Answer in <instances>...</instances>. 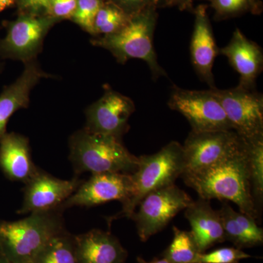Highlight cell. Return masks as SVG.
I'll use <instances>...</instances> for the list:
<instances>
[{
  "label": "cell",
  "instance_id": "6da1fadb",
  "mask_svg": "<svg viewBox=\"0 0 263 263\" xmlns=\"http://www.w3.org/2000/svg\"><path fill=\"white\" fill-rule=\"evenodd\" d=\"M181 177L200 198L233 202L240 212L259 220L261 214L256 207L251 187L246 141L239 150L219 163L183 174Z\"/></svg>",
  "mask_w": 263,
  "mask_h": 263
},
{
  "label": "cell",
  "instance_id": "7a4b0ae2",
  "mask_svg": "<svg viewBox=\"0 0 263 263\" xmlns=\"http://www.w3.org/2000/svg\"><path fill=\"white\" fill-rule=\"evenodd\" d=\"M61 206L0 222V252L10 263H33L52 238L65 230Z\"/></svg>",
  "mask_w": 263,
  "mask_h": 263
},
{
  "label": "cell",
  "instance_id": "3957f363",
  "mask_svg": "<svg viewBox=\"0 0 263 263\" xmlns=\"http://www.w3.org/2000/svg\"><path fill=\"white\" fill-rule=\"evenodd\" d=\"M70 149V160L77 177L86 172L133 174L138 167V157L127 150L122 139L86 128L71 136Z\"/></svg>",
  "mask_w": 263,
  "mask_h": 263
},
{
  "label": "cell",
  "instance_id": "277c9868",
  "mask_svg": "<svg viewBox=\"0 0 263 263\" xmlns=\"http://www.w3.org/2000/svg\"><path fill=\"white\" fill-rule=\"evenodd\" d=\"M157 9L149 8L132 15L126 25L114 34L91 40L95 46L110 51L117 61L124 64L130 59L146 62L154 79L167 76L157 60L154 47V34L157 25Z\"/></svg>",
  "mask_w": 263,
  "mask_h": 263
},
{
  "label": "cell",
  "instance_id": "5b68a950",
  "mask_svg": "<svg viewBox=\"0 0 263 263\" xmlns=\"http://www.w3.org/2000/svg\"><path fill=\"white\" fill-rule=\"evenodd\" d=\"M184 169L183 146L177 141L170 142L154 155L138 157V167L131 174L133 192L130 198L120 212L110 217L109 224L122 217L130 219L147 194L174 184L181 177Z\"/></svg>",
  "mask_w": 263,
  "mask_h": 263
},
{
  "label": "cell",
  "instance_id": "8992f818",
  "mask_svg": "<svg viewBox=\"0 0 263 263\" xmlns=\"http://www.w3.org/2000/svg\"><path fill=\"white\" fill-rule=\"evenodd\" d=\"M193 202L192 197L175 183L147 194L138 205V212L130 217L136 223L140 239L146 242L162 231Z\"/></svg>",
  "mask_w": 263,
  "mask_h": 263
},
{
  "label": "cell",
  "instance_id": "52a82bcc",
  "mask_svg": "<svg viewBox=\"0 0 263 263\" xmlns=\"http://www.w3.org/2000/svg\"><path fill=\"white\" fill-rule=\"evenodd\" d=\"M232 129L245 141L263 138V96L255 89L237 86L228 89L213 88Z\"/></svg>",
  "mask_w": 263,
  "mask_h": 263
},
{
  "label": "cell",
  "instance_id": "ba28073f",
  "mask_svg": "<svg viewBox=\"0 0 263 263\" xmlns=\"http://www.w3.org/2000/svg\"><path fill=\"white\" fill-rule=\"evenodd\" d=\"M171 110L182 114L195 132L233 130L212 89L188 90L174 86L168 100Z\"/></svg>",
  "mask_w": 263,
  "mask_h": 263
},
{
  "label": "cell",
  "instance_id": "9c48e42d",
  "mask_svg": "<svg viewBox=\"0 0 263 263\" xmlns=\"http://www.w3.org/2000/svg\"><path fill=\"white\" fill-rule=\"evenodd\" d=\"M245 143V140L231 129L192 130L182 145L185 163L183 174L197 172L219 163L239 150Z\"/></svg>",
  "mask_w": 263,
  "mask_h": 263
},
{
  "label": "cell",
  "instance_id": "30bf717a",
  "mask_svg": "<svg viewBox=\"0 0 263 263\" xmlns=\"http://www.w3.org/2000/svg\"><path fill=\"white\" fill-rule=\"evenodd\" d=\"M57 19L23 14L7 24V34L0 40V56L27 62L41 51L43 40Z\"/></svg>",
  "mask_w": 263,
  "mask_h": 263
},
{
  "label": "cell",
  "instance_id": "8fae6325",
  "mask_svg": "<svg viewBox=\"0 0 263 263\" xmlns=\"http://www.w3.org/2000/svg\"><path fill=\"white\" fill-rule=\"evenodd\" d=\"M104 94L90 105L86 111V129L92 133L122 139L129 129V117L136 106L133 100L114 91L108 85L104 86Z\"/></svg>",
  "mask_w": 263,
  "mask_h": 263
},
{
  "label": "cell",
  "instance_id": "7c38bea8",
  "mask_svg": "<svg viewBox=\"0 0 263 263\" xmlns=\"http://www.w3.org/2000/svg\"><path fill=\"white\" fill-rule=\"evenodd\" d=\"M133 192L131 174L102 173L91 174L83 181L78 190L61 205L62 209L73 206L92 207L105 202L117 200L124 206Z\"/></svg>",
  "mask_w": 263,
  "mask_h": 263
},
{
  "label": "cell",
  "instance_id": "4fadbf2b",
  "mask_svg": "<svg viewBox=\"0 0 263 263\" xmlns=\"http://www.w3.org/2000/svg\"><path fill=\"white\" fill-rule=\"evenodd\" d=\"M75 176L71 180L57 179L41 169L29 179L24 189L20 214L47 212L61 206L83 182Z\"/></svg>",
  "mask_w": 263,
  "mask_h": 263
},
{
  "label": "cell",
  "instance_id": "5bb4252c",
  "mask_svg": "<svg viewBox=\"0 0 263 263\" xmlns=\"http://www.w3.org/2000/svg\"><path fill=\"white\" fill-rule=\"evenodd\" d=\"M207 8V5H200L193 10L195 24L190 42V55L197 76L213 89L216 87L213 67L216 57L219 54V48L216 43Z\"/></svg>",
  "mask_w": 263,
  "mask_h": 263
},
{
  "label": "cell",
  "instance_id": "9a60e30c",
  "mask_svg": "<svg viewBox=\"0 0 263 263\" xmlns=\"http://www.w3.org/2000/svg\"><path fill=\"white\" fill-rule=\"evenodd\" d=\"M219 54L228 58L230 65L240 76L238 86L255 89L256 80L263 69V52L257 43L235 29L229 43L219 48Z\"/></svg>",
  "mask_w": 263,
  "mask_h": 263
},
{
  "label": "cell",
  "instance_id": "2e32d148",
  "mask_svg": "<svg viewBox=\"0 0 263 263\" xmlns=\"http://www.w3.org/2000/svg\"><path fill=\"white\" fill-rule=\"evenodd\" d=\"M78 263H126L127 251L110 232L94 229L75 235Z\"/></svg>",
  "mask_w": 263,
  "mask_h": 263
},
{
  "label": "cell",
  "instance_id": "e0dca14e",
  "mask_svg": "<svg viewBox=\"0 0 263 263\" xmlns=\"http://www.w3.org/2000/svg\"><path fill=\"white\" fill-rule=\"evenodd\" d=\"M209 201L201 198L193 200L184 210L185 218L191 226L190 233L200 253L226 240L219 212L212 209Z\"/></svg>",
  "mask_w": 263,
  "mask_h": 263
},
{
  "label": "cell",
  "instance_id": "ac0fdd59",
  "mask_svg": "<svg viewBox=\"0 0 263 263\" xmlns=\"http://www.w3.org/2000/svg\"><path fill=\"white\" fill-rule=\"evenodd\" d=\"M0 167L12 181L26 183L37 172L33 162L29 140L17 133L0 138Z\"/></svg>",
  "mask_w": 263,
  "mask_h": 263
},
{
  "label": "cell",
  "instance_id": "d6986e66",
  "mask_svg": "<svg viewBox=\"0 0 263 263\" xmlns=\"http://www.w3.org/2000/svg\"><path fill=\"white\" fill-rule=\"evenodd\" d=\"M47 73L41 70L34 60L25 62V68L20 77L7 86L0 95V138L6 133L7 124L16 110L27 108L31 90Z\"/></svg>",
  "mask_w": 263,
  "mask_h": 263
},
{
  "label": "cell",
  "instance_id": "ffe728a7",
  "mask_svg": "<svg viewBox=\"0 0 263 263\" xmlns=\"http://www.w3.org/2000/svg\"><path fill=\"white\" fill-rule=\"evenodd\" d=\"M218 211L226 240L240 249L260 246L263 243V230L254 218L236 212L228 201H221Z\"/></svg>",
  "mask_w": 263,
  "mask_h": 263
},
{
  "label": "cell",
  "instance_id": "44dd1931",
  "mask_svg": "<svg viewBox=\"0 0 263 263\" xmlns=\"http://www.w3.org/2000/svg\"><path fill=\"white\" fill-rule=\"evenodd\" d=\"M33 263H78L75 235L70 234L66 230L55 235Z\"/></svg>",
  "mask_w": 263,
  "mask_h": 263
},
{
  "label": "cell",
  "instance_id": "7402d4cb",
  "mask_svg": "<svg viewBox=\"0 0 263 263\" xmlns=\"http://www.w3.org/2000/svg\"><path fill=\"white\" fill-rule=\"evenodd\" d=\"M246 142L252 196L260 213L263 201V138Z\"/></svg>",
  "mask_w": 263,
  "mask_h": 263
},
{
  "label": "cell",
  "instance_id": "603a6c76",
  "mask_svg": "<svg viewBox=\"0 0 263 263\" xmlns=\"http://www.w3.org/2000/svg\"><path fill=\"white\" fill-rule=\"evenodd\" d=\"M174 238L164 251L162 257L171 263H195L200 254L191 233L173 228Z\"/></svg>",
  "mask_w": 263,
  "mask_h": 263
},
{
  "label": "cell",
  "instance_id": "cb8c5ba5",
  "mask_svg": "<svg viewBox=\"0 0 263 263\" xmlns=\"http://www.w3.org/2000/svg\"><path fill=\"white\" fill-rule=\"evenodd\" d=\"M214 10L216 21L226 20L251 13L259 15L262 12L261 0H209Z\"/></svg>",
  "mask_w": 263,
  "mask_h": 263
},
{
  "label": "cell",
  "instance_id": "d4e9b609",
  "mask_svg": "<svg viewBox=\"0 0 263 263\" xmlns=\"http://www.w3.org/2000/svg\"><path fill=\"white\" fill-rule=\"evenodd\" d=\"M130 16L114 3H103L95 17V34H114L126 25Z\"/></svg>",
  "mask_w": 263,
  "mask_h": 263
},
{
  "label": "cell",
  "instance_id": "484cf974",
  "mask_svg": "<svg viewBox=\"0 0 263 263\" xmlns=\"http://www.w3.org/2000/svg\"><path fill=\"white\" fill-rule=\"evenodd\" d=\"M103 4L102 0H77V6L72 18L86 32L95 34V17Z\"/></svg>",
  "mask_w": 263,
  "mask_h": 263
},
{
  "label": "cell",
  "instance_id": "4316f807",
  "mask_svg": "<svg viewBox=\"0 0 263 263\" xmlns=\"http://www.w3.org/2000/svg\"><path fill=\"white\" fill-rule=\"evenodd\" d=\"M252 256L236 247H222L197 255L195 263H240Z\"/></svg>",
  "mask_w": 263,
  "mask_h": 263
},
{
  "label": "cell",
  "instance_id": "83f0119b",
  "mask_svg": "<svg viewBox=\"0 0 263 263\" xmlns=\"http://www.w3.org/2000/svg\"><path fill=\"white\" fill-rule=\"evenodd\" d=\"M128 15L136 14L149 8L157 9L167 6V0H110Z\"/></svg>",
  "mask_w": 263,
  "mask_h": 263
},
{
  "label": "cell",
  "instance_id": "f1b7e54d",
  "mask_svg": "<svg viewBox=\"0 0 263 263\" xmlns=\"http://www.w3.org/2000/svg\"><path fill=\"white\" fill-rule=\"evenodd\" d=\"M77 0H52L46 10L48 16L58 20L72 18L75 13Z\"/></svg>",
  "mask_w": 263,
  "mask_h": 263
},
{
  "label": "cell",
  "instance_id": "f546056e",
  "mask_svg": "<svg viewBox=\"0 0 263 263\" xmlns=\"http://www.w3.org/2000/svg\"><path fill=\"white\" fill-rule=\"evenodd\" d=\"M52 0H18V8L27 14L37 15L43 10L47 9Z\"/></svg>",
  "mask_w": 263,
  "mask_h": 263
},
{
  "label": "cell",
  "instance_id": "4dcf8cb0",
  "mask_svg": "<svg viewBox=\"0 0 263 263\" xmlns=\"http://www.w3.org/2000/svg\"><path fill=\"white\" fill-rule=\"evenodd\" d=\"M194 0H167V6L177 7L181 11H193Z\"/></svg>",
  "mask_w": 263,
  "mask_h": 263
},
{
  "label": "cell",
  "instance_id": "1f68e13d",
  "mask_svg": "<svg viewBox=\"0 0 263 263\" xmlns=\"http://www.w3.org/2000/svg\"><path fill=\"white\" fill-rule=\"evenodd\" d=\"M137 261H138V263H171L167 259L164 258L162 257V258H154L152 260L149 261V262H147L145 259L138 257L137 258Z\"/></svg>",
  "mask_w": 263,
  "mask_h": 263
},
{
  "label": "cell",
  "instance_id": "d6a6232c",
  "mask_svg": "<svg viewBox=\"0 0 263 263\" xmlns=\"http://www.w3.org/2000/svg\"><path fill=\"white\" fill-rule=\"evenodd\" d=\"M14 2L15 0H0V13L11 6Z\"/></svg>",
  "mask_w": 263,
  "mask_h": 263
},
{
  "label": "cell",
  "instance_id": "836d02e7",
  "mask_svg": "<svg viewBox=\"0 0 263 263\" xmlns=\"http://www.w3.org/2000/svg\"><path fill=\"white\" fill-rule=\"evenodd\" d=\"M0 263H10L0 252Z\"/></svg>",
  "mask_w": 263,
  "mask_h": 263
}]
</instances>
